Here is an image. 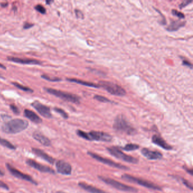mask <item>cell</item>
<instances>
[{
	"label": "cell",
	"instance_id": "obj_1",
	"mask_svg": "<svg viewBox=\"0 0 193 193\" xmlns=\"http://www.w3.org/2000/svg\"><path fill=\"white\" fill-rule=\"evenodd\" d=\"M28 126L29 122L26 120L16 119L4 123L2 130L7 134H16L25 130Z\"/></svg>",
	"mask_w": 193,
	"mask_h": 193
},
{
	"label": "cell",
	"instance_id": "obj_2",
	"mask_svg": "<svg viewBox=\"0 0 193 193\" xmlns=\"http://www.w3.org/2000/svg\"><path fill=\"white\" fill-rule=\"evenodd\" d=\"M77 134L79 137L88 141L110 142L112 140V137L111 135L102 132L91 131L90 132H86L81 130H78Z\"/></svg>",
	"mask_w": 193,
	"mask_h": 193
},
{
	"label": "cell",
	"instance_id": "obj_3",
	"mask_svg": "<svg viewBox=\"0 0 193 193\" xmlns=\"http://www.w3.org/2000/svg\"><path fill=\"white\" fill-rule=\"evenodd\" d=\"M113 128L117 132H123L128 135H134L137 132L135 128H134L122 115L118 116L115 119L113 123Z\"/></svg>",
	"mask_w": 193,
	"mask_h": 193
},
{
	"label": "cell",
	"instance_id": "obj_4",
	"mask_svg": "<svg viewBox=\"0 0 193 193\" xmlns=\"http://www.w3.org/2000/svg\"><path fill=\"white\" fill-rule=\"evenodd\" d=\"M44 90L48 93L52 94L55 96L60 98L65 101H67L69 102H71L75 104H79L80 103V97L74 94L68 93L60 90H57L51 88H44Z\"/></svg>",
	"mask_w": 193,
	"mask_h": 193
},
{
	"label": "cell",
	"instance_id": "obj_5",
	"mask_svg": "<svg viewBox=\"0 0 193 193\" xmlns=\"http://www.w3.org/2000/svg\"><path fill=\"white\" fill-rule=\"evenodd\" d=\"M98 178L100 179V180L106 183L107 185H110V186L113 187L117 190L123 191H128V192H132V193H137L138 191V190L136 188L123 184L117 181L114 180L113 179H111L107 177H102V176H98Z\"/></svg>",
	"mask_w": 193,
	"mask_h": 193
},
{
	"label": "cell",
	"instance_id": "obj_6",
	"mask_svg": "<svg viewBox=\"0 0 193 193\" xmlns=\"http://www.w3.org/2000/svg\"><path fill=\"white\" fill-rule=\"evenodd\" d=\"M122 178L124 180L128 181L130 182H132V183H135L136 184H138L139 185H141L142 186L147 187L148 189H151L153 190H161V187L155 185L154 183L150 182L147 181L145 180H141L140 178H138L137 177H134L132 176H130L129 174H125L122 176Z\"/></svg>",
	"mask_w": 193,
	"mask_h": 193
},
{
	"label": "cell",
	"instance_id": "obj_7",
	"mask_svg": "<svg viewBox=\"0 0 193 193\" xmlns=\"http://www.w3.org/2000/svg\"><path fill=\"white\" fill-rule=\"evenodd\" d=\"M100 87H102L106 90L109 93L119 96H123L126 95V91L122 87L118 84L109 82L101 81L100 82Z\"/></svg>",
	"mask_w": 193,
	"mask_h": 193
},
{
	"label": "cell",
	"instance_id": "obj_8",
	"mask_svg": "<svg viewBox=\"0 0 193 193\" xmlns=\"http://www.w3.org/2000/svg\"><path fill=\"white\" fill-rule=\"evenodd\" d=\"M106 150L110 152V154L121 160L132 164H137L138 163V160L137 159L124 154L117 147H112L110 148H106Z\"/></svg>",
	"mask_w": 193,
	"mask_h": 193
},
{
	"label": "cell",
	"instance_id": "obj_9",
	"mask_svg": "<svg viewBox=\"0 0 193 193\" xmlns=\"http://www.w3.org/2000/svg\"><path fill=\"white\" fill-rule=\"evenodd\" d=\"M87 154L89 155L91 157H92V158H93L95 160H96L97 161L101 162L103 164L108 165L112 167L116 168H118V169H123V170H129V168L124 166L122 164H120L119 163H116V162H114V161H113L112 160H110L108 159L103 158V157H101V156H100L99 155L96 154L95 153H93V152L89 151L87 152Z\"/></svg>",
	"mask_w": 193,
	"mask_h": 193
},
{
	"label": "cell",
	"instance_id": "obj_10",
	"mask_svg": "<svg viewBox=\"0 0 193 193\" xmlns=\"http://www.w3.org/2000/svg\"><path fill=\"white\" fill-rule=\"evenodd\" d=\"M7 169L9 170L11 174L13 176H14V177L21 179V180L29 181V182H31L33 184H35V185L37 184L35 181L34 180L32 177H31L29 175H27L26 174L23 173L17 170L15 168L13 167L10 164H7Z\"/></svg>",
	"mask_w": 193,
	"mask_h": 193
},
{
	"label": "cell",
	"instance_id": "obj_11",
	"mask_svg": "<svg viewBox=\"0 0 193 193\" xmlns=\"http://www.w3.org/2000/svg\"><path fill=\"white\" fill-rule=\"evenodd\" d=\"M31 105L44 117L47 119L51 118L52 116L51 110L48 106L43 104L38 101H34L31 104Z\"/></svg>",
	"mask_w": 193,
	"mask_h": 193
},
{
	"label": "cell",
	"instance_id": "obj_12",
	"mask_svg": "<svg viewBox=\"0 0 193 193\" xmlns=\"http://www.w3.org/2000/svg\"><path fill=\"white\" fill-rule=\"evenodd\" d=\"M56 169L59 173L64 175H70L72 168L70 164L64 160H59L56 163Z\"/></svg>",
	"mask_w": 193,
	"mask_h": 193
},
{
	"label": "cell",
	"instance_id": "obj_13",
	"mask_svg": "<svg viewBox=\"0 0 193 193\" xmlns=\"http://www.w3.org/2000/svg\"><path fill=\"white\" fill-rule=\"evenodd\" d=\"M26 163L27 164V165H29V167L33 168L41 172L55 173V171L53 169H52L51 168L47 166H45L43 164H39L38 163H37V162H36L35 161L31 160V159L27 160L26 161Z\"/></svg>",
	"mask_w": 193,
	"mask_h": 193
},
{
	"label": "cell",
	"instance_id": "obj_14",
	"mask_svg": "<svg viewBox=\"0 0 193 193\" xmlns=\"http://www.w3.org/2000/svg\"><path fill=\"white\" fill-rule=\"evenodd\" d=\"M7 60L13 62L23 65H40L42 64L41 61L36 60L34 59L29 58H20L14 57H7Z\"/></svg>",
	"mask_w": 193,
	"mask_h": 193
},
{
	"label": "cell",
	"instance_id": "obj_15",
	"mask_svg": "<svg viewBox=\"0 0 193 193\" xmlns=\"http://www.w3.org/2000/svg\"><path fill=\"white\" fill-rule=\"evenodd\" d=\"M142 154L148 160H159L163 157V155L160 152L151 151L148 148H144L141 150Z\"/></svg>",
	"mask_w": 193,
	"mask_h": 193
},
{
	"label": "cell",
	"instance_id": "obj_16",
	"mask_svg": "<svg viewBox=\"0 0 193 193\" xmlns=\"http://www.w3.org/2000/svg\"><path fill=\"white\" fill-rule=\"evenodd\" d=\"M152 142L155 145H158L162 148L166 150H171L172 149V147L168 145L167 142L159 135H154L152 137Z\"/></svg>",
	"mask_w": 193,
	"mask_h": 193
},
{
	"label": "cell",
	"instance_id": "obj_17",
	"mask_svg": "<svg viewBox=\"0 0 193 193\" xmlns=\"http://www.w3.org/2000/svg\"><path fill=\"white\" fill-rule=\"evenodd\" d=\"M32 151L37 156H38L39 157L42 158L43 159H44L45 161L48 162L49 163L51 164H53L55 163V159L52 158L51 156H50L47 154L45 153L42 150L38 149V148H32Z\"/></svg>",
	"mask_w": 193,
	"mask_h": 193
},
{
	"label": "cell",
	"instance_id": "obj_18",
	"mask_svg": "<svg viewBox=\"0 0 193 193\" xmlns=\"http://www.w3.org/2000/svg\"><path fill=\"white\" fill-rule=\"evenodd\" d=\"M32 136L35 140L45 146H49L51 145V142L50 141V140L47 137H46L45 135H43L38 131H36L34 132Z\"/></svg>",
	"mask_w": 193,
	"mask_h": 193
},
{
	"label": "cell",
	"instance_id": "obj_19",
	"mask_svg": "<svg viewBox=\"0 0 193 193\" xmlns=\"http://www.w3.org/2000/svg\"><path fill=\"white\" fill-rule=\"evenodd\" d=\"M24 114L26 117L29 119L32 122L35 123H40L42 122V119L35 113L29 110H25L24 111Z\"/></svg>",
	"mask_w": 193,
	"mask_h": 193
},
{
	"label": "cell",
	"instance_id": "obj_20",
	"mask_svg": "<svg viewBox=\"0 0 193 193\" xmlns=\"http://www.w3.org/2000/svg\"><path fill=\"white\" fill-rule=\"evenodd\" d=\"M79 186L81 187L82 189H83V190H86L90 193H107L103 191V190L97 189L95 187L91 186L90 185H88L86 183H84V182H79L78 183Z\"/></svg>",
	"mask_w": 193,
	"mask_h": 193
},
{
	"label": "cell",
	"instance_id": "obj_21",
	"mask_svg": "<svg viewBox=\"0 0 193 193\" xmlns=\"http://www.w3.org/2000/svg\"><path fill=\"white\" fill-rule=\"evenodd\" d=\"M185 22H181L180 20H174L170 23L167 29L170 32L176 31L185 26Z\"/></svg>",
	"mask_w": 193,
	"mask_h": 193
},
{
	"label": "cell",
	"instance_id": "obj_22",
	"mask_svg": "<svg viewBox=\"0 0 193 193\" xmlns=\"http://www.w3.org/2000/svg\"><path fill=\"white\" fill-rule=\"evenodd\" d=\"M67 80L70 82H74V83H76L79 84L81 85H83L85 86H88V87H93V88H99L100 87L99 85H97L96 84L93 83H91V82H86V81H82V80H79V79H70V78H68L67 79Z\"/></svg>",
	"mask_w": 193,
	"mask_h": 193
},
{
	"label": "cell",
	"instance_id": "obj_23",
	"mask_svg": "<svg viewBox=\"0 0 193 193\" xmlns=\"http://www.w3.org/2000/svg\"><path fill=\"white\" fill-rule=\"evenodd\" d=\"M139 148V146L138 145H136V144H132V143H130L126 145L125 146L121 147L122 150H125L126 151H134L136 150H138Z\"/></svg>",
	"mask_w": 193,
	"mask_h": 193
},
{
	"label": "cell",
	"instance_id": "obj_24",
	"mask_svg": "<svg viewBox=\"0 0 193 193\" xmlns=\"http://www.w3.org/2000/svg\"><path fill=\"white\" fill-rule=\"evenodd\" d=\"M11 84L14 85L15 87L18 88V89L21 90L23 91H25V92H33V90L31 89L29 87H26V86H24L18 83L17 82H12Z\"/></svg>",
	"mask_w": 193,
	"mask_h": 193
},
{
	"label": "cell",
	"instance_id": "obj_25",
	"mask_svg": "<svg viewBox=\"0 0 193 193\" xmlns=\"http://www.w3.org/2000/svg\"><path fill=\"white\" fill-rule=\"evenodd\" d=\"M0 144L3 146V147H5L7 148H9L11 150H14L16 149V147L11 144L10 142L7 141L6 139H0Z\"/></svg>",
	"mask_w": 193,
	"mask_h": 193
},
{
	"label": "cell",
	"instance_id": "obj_26",
	"mask_svg": "<svg viewBox=\"0 0 193 193\" xmlns=\"http://www.w3.org/2000/svg\"><path fill=\"white\" fill-rule=\"evenodd\" d=\"M41 77L44 79H45L47 81H50V82H59V81H61V79L59 78L51 77L46 74L42 75Z\"/></svg>",
	"mask_w": 193,
	"mask_h": 193
},
{
	"label": "cell",
	"instance_id": "obj_27",
	"mask_svg": "<svg viewBox=\"0 0 193 193\" xmlns=\"http://www.w3.org/2000/svg\"><path fill=\"white\" fill-rule=\"evenodd\" d=\"M54 110H55L56 112L59 113V114H60L64 119H68L69 116H68V113L66 112L64 110H62L61 108H59L56 107V108H54Z\"/></svg>",
	"mask_w": 193,
	"mask_h": 193
},
{
	"label": "cell",
	"instance_id": "obj_28",
	"mask_svg": "<svg viewBox=\"0 0 193 193\" xmlns=\"http://www.w3.org/2000/svg\"><path fill=\"white\" fill-rule=\"evenodd\" d=\"M94 99H96L97 100L101 101V102H103V103H107V102H111L110 100H109L108 99H107L105 97L102 96H100V95H95L94 96Z\"/></svg>",
	"mask_w": 193,
	"mask_h": 193
},
{
	"label": "cell",
	"instance_id": "obj_29",
	"mask_svg": "<svg viewBox=\"0 0 193 193\" xmlns=\"http://www.w3.org/2000/svg\"><path fill=\"white\" fill-rule=\"evenodd\" d=\"M35 9L36 11H38V12L41 13L42 14H44L46 13V9H45V7H43V5H40V4L37 5L35 7Z\"/></svg>",
	"mask_w": 193,
	"mask_h": 193
},
{
	"label": "cell",
	"instance_id": "obj_30",
	"mask_svg": "<svg viewBox=\"0 0 193 193\" xmlns=\"http://www.w3.org/2000/svg\"><path fill=\"white\" fill-rule=\"evenodd\" d=\"M172 14L173 16H177L180 19H184L185 18V15L183 14V13L180 12V11H178L177 10L173 9V10H172Z\"/></svg>",
	"mask_w": 193,
	"mask_h": 193
},
{
	"label": "cell",
	"instance_id": "obj_31",
	"mask_svg": "<svg viewBox=\"0 0 193 193\" xmlns=\"http://www.w3.org/2000/svg\"><path fill=\"white\" fill-rule=\"evenodd\" d=\"M10 108L13 113L16 114H19L20 113V110L15 104H11L10 105Z\"/></svg>",
	"mask_w": 193,
	"mask_h": 193
},
{
	"label": "cell",
	"instance_id": "obj_32",
	"mask_svg": "<svg viewBox=\"0 0 193 193\" xmlns=\"http://www.w3.org/2000/svg\"><path fill=\"white\" fill-rule=\"evenodd\" d=\"M182 64L185 66H186L187 67L190 68L191 69L193 68V65L190 63V62L189 61H187L185 59H182Z\"/></svg>",
	"mask_w": 193,
	"mask_h": 193
},
{
	"label": "cell",
	"instance_id": "obj_33",
	"mask_svg": "<svg viewBox=\"0 0 193 193\" xmlns=\"http://www.w3.org/2000/svg\"><path fill=\"white\" fill-rule=\"evenodd\" d=\"M182 180L183 184H185V185H186V186L189 189H190V190H193L192 185H191L189 181H187L185 180V179H183V178H182Z\"/></svg>",
	"mask_w": 193,
	"mask_h": 193
},
{
	"label": "cell",
	"instance_id": "obj_34",
	"mask_svg": "<svg viewBox=\"0 0 193 193\" xmlns=\"http://www.w3.org/2000/svg\"><path fill=\"white\" fill-rule=\"evenodd\" d=\"M191 2H192L191 1H184L179 5V7H180V9H182L184 7H186L187 5L190 4Z\"/></svg>",
	"mask_w": 193,
	"mask_h": 193
},
{
	"label": "cell",
	"instance_id": "obj_35",
	"mask_svg": "<svg viewBox=\"0 0 193 193\" xmlns=\"http://www.w3.org/2000/svg\"><path fill=\"white\" fill-rule=\"evenodd\" d=\"M75 14H76V16H77V18H82V19L83 18V13L81 12L80 10L76 9V10H75Z\"/></svg>",
	"mask_w": 193,
	"mask_h": 193
},
{
	"label": "cell",
	"instance_id": "obj_36",
	"mask_svg": "<svg viewBox=\"0 0 193 193\" xmlns=\"http://www.w3.org/2000/svg\"><path fill=\"white\" fill-rule=\"evenodd\" d=\"M34 26V24L26 22L23 25V29H29L31 28Z\"/></svg>",
	"mask_w": 193,
	"mask_h": 193
},
{
	"label": "cell",
	"instance_id": "obj_37",
	"mask_svg": "<svg viewBox=\"0 0 193 193\" xmlns=\"http://www.w3.org/2000/svg\"><path fill=\"white\" fill-rule=\"evenodd\" d=\"M0 187L5 189L6 190H9V187H8V186L7 185L6 183H4L3 182L1 181H0Z\"/></svg>",
	"mask_w": 193,
	"mask_h": 193
},
{
	"label": "cell",
	"instance_id": "obj_38",
	"mask_svg": "<svg viewBox=\"0 0 193 193\" xmlns=\"http://www.w3.org/2000/svg\"><path fill=\"white\" fill-rule=\"evenodd\" d=\"M0 5L2 7H7V5H8V3L7 2H3V3H0Z\"/></svg>",
	"mask_w": 193,
	"mask_h": 193
},
{
	"label": "cell",
	"instance_id": "obj_39",
	"mask_svg": "<svg viewBox=\"0 0 193 193\" xmlns=\"http://www.w3.org/2000/svg\"><path fill=\"white\" fill-rule=\"evenodd\" d=\"M0 68H1V69H7L5 66H4L3 65L1 64V63H0Z\"/></svg>",
	"mask_w": 193,
	"mask_h": 193
},
{
	"label": "cell",
	"instance_id": "obj_40",
	"mask_svg": "<svg viewBox=\"0 0 193 193\" xmlns=\"http://www.w3.org/2000/svg\"><path fill=\"white\" fill-rule=\"evenodd\" d=\"M52 2H53V1H46V3L47 5H50V3H52Z\"/></svg>",
	"mask_w": 193,
	"mask_h": 193
},
{
	"label": "cell",
	"instance_id": "obj_41",
	"mask_svg": "<svg viewBox=\"0 0 193 193\" xmlns=\"http://www.w3.org/2000/svg\"><path fill=\"white\" fill-rule=\"evenodd\" d=\"M0 176H4V173H3V172L1 171V169H0Z\"/></svg>",
	"mask_w": 193,
	"mask_h": 193
},
{
	"label": "cell",
	"instance_id": "obj_42",
	"mask_svg": "<svg viewBox=\"0 0 193 193\" xmlns=\"http://www.w3.org/2000/svg\"><path fill=\"white\" fill-rule=\"evenodd\" d=\"M55 193H66L64 192V191H56Z\"/></svg>",
	"mask_w": 193,
	"mask_h": 193
},
{
	"label": "cell",
	"instance_id": "obj_43",
	"mask_svg": "<svg viewBox=\"0 0 193 193\" xmlns=\"http://www.w3.org/2000/svg\"><path fill=\"white\" fill-rule=\"evenodd\" d=\"M0 78H2V76L0 75Z\"/></svg>",
	"mask_w": 193,
	"mask_h": 193
},
{
	"label": "cell",
	"instance_id": "obj_44",
	"mask_svg": "<svg viewBox=\"0 0 193 193\" xmlns=\"http://www.w3.org/2000/svg\"><path fill=\"white\" fill-rule=\"evenodd\" d=\"M0 139H1V138H0Z\"/></svg>",
	"mask_w": 193,
	"mask_h": 193
},
{
	"label": "cell",
	"instance_id": "obj_45",
	"mask_svg": "<svg viewBox=\"0 0 193 193\" xmlns=\"http://www.w3.org/2000/svg\"></svg>",
	"mask_w": 193,
	"mask_h": 193
}]
</instances>
